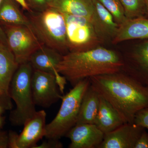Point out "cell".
<instances>
[{
    "mask_svg": "<svg viewBox=\"0 0 148 148\" xmlns=\"http://www.w3.org/2000/svg\"><path fill=\"white\" fill-rule=\"evenodd\" d=\"M90 86L116 110L125 123L148 108V87L121 71L90 78Z\"/></svg>",
    "mask_w": 148,
    "mask_h": 148,
    "instance_id": "cell-1",
    "label": "cell"
},
{
    "mask_svg": "<svg viewBox=\"0 0 148 148\" xmlns=\"http://www.w3.org/2000/svg\"><path fill=\"white\" fill-rule=\"evenodd\" d=\"M122 56L114 51L98 47L63 55L57 71L73 87L81 81L92 77L123 71Z\"/></svg>",
    "mask_w": 148,
    "mask_h": 148,
    "instance_id": "cell-2",
    "label": "cell"
},
{
    "mask_svg": "<svg viewBox=\"0 0 148 148\" xmlns=\"http://www.w3.org/2000/svg\"><path fill=\"white\" fill-rule=\"evenodd\" d=\"M26 15L29 28L43 45L63 55L69 53L66 20L63 14L49 7L42 12L31 10Z\"/></svg>",
    "mask_w": 148,
    "mask_h": 148,
    "instance_id": "cell-3",
    "label": "cell"
},
{
    "mask_svg": "<svg viewBox=\"0 0 148 148\" xmlns=\"http://www.w3.org/2000/svg\"><path fill=\"white\" fill-rule=\"evenodd\" d=\"M33 71L29 62L20 64L11 83L10 97L16 104V108L10 116V121L13 125H24L36 112L32 92Z\"/></svg>",
    "mask_w": 148,
    "mask_h": 148,
    "instance_id": "cell-4",
    "label": "cell"
},
{
    "mask_svg": "<svg viewBox=\"0 0 148 148\" xmlns=\"http://www.w3.org/2000/svg\"><path fill=\"white\" fill-rule=\"evenodd\" d=\"M90 84V78L82 80L63 96L58 113L46 125V138L59 140L76 125L82 101Z\"/></svg>",
    "mask_w": 148,
    "mask_h": 148,
    "instance_id": "cell-5",
    "label": "cell"
},
{
    "mask_svg": "<svg viewBox=\"0 0 148 148\" xmlns=\"http://www.w3.org/2000/svg\"><path fill=\"white\" fill-rule=\"evenodd\" d=\"M66 20L69 52H79L94 48L101 42L92 22L82 16L63 14Z\"/></svg>",
    "mask_w": 148,
    "mask_h": 148,
    "instance_id": "cell-6",
    "label": "cell"
},
{
    "mask_svg": "<svg viewBox=\"0 0 148 148\" xmlns=\"http://www.w3.org/2000/svg\"><path fill=\"white\" fill-rule=\"evenodd\" d=\"M1 27L6 42L19 65L29 62L31 55L43 45L27 26L3 25Z\"/></svg>",
    "mask_w": 148,
    "mask_h": 148,
    "instance_id": "cell-7",
    "label": "cell"
},
{
    "mask_svg": "<svg viewBox=\"0 0 148 148\" xmlns=\"http://www.w3.org/2000/svg\"><path fill=\"white\" fill-rule=\"evenodd\" d=\"M33 100L36 106L49 108L63 96L53 74L34 70L32 78Z\"/></svg>",
    "mask_w": 148,
    "mask_h": 148,
    "instance_id": "cell-8",
    "label": "cell"
},
{
    "mask_svg": "<svg viewBox=\"0 0 148 148\" xmlns=\"http://www.w3.org/2000/svg\"><path fill=\"white\" fill-rule=\"evenodd\" d=\"M19 65L5 41L0 39V106L3 111L13 108L10 88Z\"/></svg>",
    "mask_w": 148,
    "mask_h": 148,
    "instance_id": "cell-9",
    "label": "cell"
},
{
    "mask_svg": "<svg viewBox=\"0 0 148 148\" xmlns=\"http://www.w3.org/2000/svg\"><path fill=\"white\" fill-rule=\"evenodd\" d=\"M48 5L61 13L87 18L95 27L99 39H104V34L92 0H51Z\"/></svg>",
    "mask_w": 148,
    "mask_h": 148,
    "instance_id": "cell-10",
    "label": "cell"
},
{
    "mask_svg": "<svg viewBox=\"0 0 148 148\" xmlns=\"http://www.w3.org/2000/svg\"><path fill=\"white\" fill-rule=\"evenodd\" d=\"M63 56V55L56 50L43 45L31 55L29 61L34 70L46 72L54 75L62 94L64 93L67 80L58 73L57 67Z\"/></svg>",
    "mask_w": 148,
    "mask_h": 148,
    "instance_id": "cell-11",
    "label": "cell"
},
{
    "mask_svg": "<svg viewBox=\"0 0 148 148\" xmlns=\"http://www.w3.org/2000/svg\"><path fill=\"white\" fill-rule=\"evenodd\" d=\"M140 40L126 59H123V71L146 85L148 81V39Z\"/></svg>",
    "mask_w": 148,
    "mask_h": 148,
    "instance_id": "cell-12",
    "label": "cell"
},
{
    "mask_svg": "<svg viewBox=\"0 0 148 148\" xmlns=\"http://www.w3.org/2000/svg\"><path fill=\"white\" fill-rule=\"evenodd\" d=\"M145 130L134 123H123L113 131L105 134L98 148H135Z\"/></svg>",
    "mask_w": 148,
    "mask_h": 148,
    "instance_id": "cell-13",
    "label": "cell"
},
{
    "mask_svg": "<svg viewBox=\"0 0 148 148\" xmlns=\"http://www.w3.org/2000/svg\"><path fill=\"white\" fill-rule=\"evenodd\" d=\"M105 134L94 124L77 125L66 136L71 140L69 148H98Z\"/></svg>",
    "mask_w": 148,
    "mask_h": 148,
    "instance_id": "cell-14",
    "label": "cell"
},
{
    "mask_svg": "<svg viewBox=\"0 0 148 148\" xmlns=\"http://www.w3.org/2000/svg\"><path fill=\"white\" fill-rule=\"evenodd\" d=\"M46 116L43 110L37 111L34 115L25 123L24 129L18 135L17 148H34L38 141L45 137Z\"/></svg>",
    "mask_w": 148,
    "mask_h": 148,
    "instance_id": "cell-15",
    "label": "cell"
},
{
    "mask_svg": "<svg viewBox=\"0 0 148 148\" xmlns=\"http://www.w3.org/2000/svg\"><path fill=\"white\" fill-rule=\"evenodd\" d=\"M148 39V18L140 17L127 19L120 25L112 43L133 40Z\"/></svg>",
    "mask_w": 148,
    "mask_h": 148,
    "instance_id": "cell-16",
    "label": "cell"
},
{
    "mask_svg": "<svg viewBox=\"0 0 148 148\" xmlns=\"http://www.w3.org/2000/svg\"><path fill=\"white\" fill-rule=\"evenodd\" d=\"M99 96V110L95 124L106 134L121 126L125 122L116 110L105 98L101 95Z\"/></svg>",
    "mask_w": 148,
    "mask_h": 148,
    "instance_id": "cell-17",
    "label": "cell"
},
{
    "mask_svg": "<svg viewBox=\"0 0 148 148\" xmlns=\"http://www.w3.org/2000/svg\"><path fill=\"white\" fill-rule=\"evenodd\" d=\"M99 95L90 84L82 101L76 125L95 124L99 110Z\"/></svg>",
    "mask_w": 148,
    "mask_h": 148,
    "instance_id": "cell-18",
    "label": "cell"
},
{
    "mask_svg": "<svg viewBox=\"0 0 148 148\" xmlns=\"http://www.w3.org/2000/svg\"><path fill=\"white\" fill-rule=\"evenodd\" d=\"M0 24L24 25L29 28L27 16L19 10L13 0H3L0 6Z\"/></svg>",
    "mask_w": 148,
    "mask_h": 148,
    "instance_id": "cell-19",
    "label": "cell"
},
{
    "mask_svg": "<svg viewBox=\"0 0 148 148\" xmlns=\"http://www.w3.org/2000/svg\"><path fill=\"white\" fill-rule=\"evenodd\" d=\"M95 10L106 40L113 39L116 35L119 25L113 16L98 0H92Z\"/></svg>",
    "mask_w": 148,
    "mask_h": 148,
    "instance_id": "cell-20",
    "label": "cell"
},
{
    "mask_svg": "<svg viewBox=\"0 0 148 148\" xmlns=\"http://www.w3.org/2000/svg\"><path fill=\"white\" fill-rule=\"evenodd\" d=\"M127 19L146 17V6L145 0H120Z\"/></svg>",
    "mask_w": 148,
    "mask_h": 148,
    "instance_id": "cell-21",
    "label": "cell"
},
{
    "mask_svg": "<svg viewBox=\"0 0 148 148\" xmlns=\"http://www.w3.org/2000/svg\"><path fill=\"white\" fill-rule=\"evenodd\" d=\"M113 16L116 22L121 25L127 18L120 0H98Z\"/></svg>",
    "mask_w": 148,
    "mask_h": 148,
    "instance_id": "cell-22",
    "label": "cell"
},
{
    "mask_svg": "<svg viewBox=\"0 0 148 148\" xmlns=\"http://www.w3.org/2000/svg\"><path fill=\"white\" fill-rule=\"evenodd\" d=\"M133 123L148 129V108L138 111L135 114Z\"/></svg>",
    "mask_w": 148,
    "mask_h": 148,
    "instance_id": "cell-23",
    "label": "cell"
},
{
    "mask_svg": "<svg viewBox=\"0 0 148 148\" xmlns=\"http://www.w3.org/2000/svg\"><path fill=\"white\" fill-rule=\"evenodd\" d=\"M28 5L31 10L42 12L49 7L46 0H28Z\"/></svg>",
    "mask_w": 148,
    "mask_h": 148,
    "instance_id": "cell-24",
    "label": "cell"
},
{
    "mask_svg": "<svg viewBox=\"0 0 148 148\" xmlns=\"http://www.w3.org/2000/svg\"><path fill=\"white\" fill-rule=\"evenodd\" d=\"M63 147V144L59 140L49 139L48 141L43 142L39 145H36L34 148H61Z\"/></svg>",
    "mask_w": 148,
    "mask_h": 148,
    "instance_id": "cell-25",
    "label": "cell"
},
{
    "mask_svg": "<svg viewBox=\"0 0 148 148\" xmlns=\"http://www.w3.org/2000/svg\"><path fill=\"white\" fill-rule=\"evenodd\" d=\"M135 148H148V132L143 131L135 144Z\"/></svg>",
    "mask_w": 148,
    "mask_h": 148,
    "instance_id": "cell-26",
    "label": "cell"
},
{
    "mask_svg": "<svg viewBox=\"0 0 148 148\" xmlns=\"http://www.w3.org/2000/svg\"><path fill=\"white\" fill-rule=\"evenodd\" d=\"M18 134L12 131H9L8 133L9 147L10 148H17V140Z\"/></svg>",
    "mask_w": 148,
    "mask_h": 148,
    "instance_id": "cell-27",
    "label": "cell"
},
{
    "mask_svg": "<svg viewBox=\"0 0 148 148\" xmlns=\"http://www.w3.org/2000/svg\"><path fill=\"white\" fill-rule=\"evenodd\" d=\"M9 147L8 133L0 130V148Z\"/></svg>",
    "mask_w": 148,
    "mask_h": 148,
    "instance_id": "cell-28",
    "label": "cell"
},
{
    "mask_svg": "<svg viewBox=\"0 0 148 148\" xmlns=\"http://www.w3.org/2000/svg\"><path fill=\"white\" fill-rule=\"evenodd\" d=\"M14 1L18 3L25 10L27 11V12L31 10V9L27 4L26 0H14Z\"/></svg>",
    "mask_w": 148,
    "mask_h": 148,
    "instance_id": "cell-29",
    "label": "cell"
},
{
    "mask_svg": "<svg viewBox=\"0 0 148 148\" xmlns=\"http://www.w3.org/2000/svg\"><path fill=\"white\" fill-rule=\"evenodd\" d=\"M3 0H0V6ZM0 39L1 40H5V36L4 32L3 31L1 26L0 24Z\"/></svg>",
    "mask_w": 148,
    "mask_h": 148,
    "instance_id": "cell-30",
    "label": "cell"
},
{
    "mask_svg": "<svg viewBox=\"0 0 148 148\" xmlns=\"http://www.w3.org/2000/svg\"><path fill=\"white\" fill-rule=\"evenodd\" d=\"M145 1L146 4V10H147L146 16L148 18V0H145Z\"/></svg>",
    "mask_w": 148,
    "mask_h": 148,
    "instance_id": "cell-31",
    "label": "cell"
},
{
    "mask_svg": "<svg viewBox=\"0 0 148 148\" xmlns=\"http://www.w3.org/2000/svg\"><path fill=\"white\" fill-rule=\"evenodd\" d=\"M3 111L1 107V106H0V113H1L2 112H3Z\"/></svg>",
    "mask_w": 148,
    "mask_h": 148,
    "instance_id": "cell-32",
    "label": "cell"
},
{
    "mask_svg": "<svg viewBox=\"0 0 148 148\" xmlns=\"http://www.w3.org/2000/svg\"><path fill=\"white\" fill-rule=\"evenodd\" d=\"M2 123V120L1 119V117H0V127H1V125Z\"/></svg>",
    "mask_w": 148,
    "mask_h": 148,
    "instance_id": "cell-33",
    "label": "cell"
},
{
    "mask_svg": "<svg viewBox=\"0 0 148 148\" xmlns=\"http://www.w3.org/2000/svg\"><path fill=\"white\" fill-rule=\"evenodd\" d=\"M46 1L47 2V4H48V3L50 2V1H51V0H46Z\"/></svg>",
    "mask_w": 148,
    "mask_h": 148,
    "instance_id": "cell-34",
    "label": "cell"
},
{
    "mask_svg": "<svg viewBox=\"0 0 148 148\" xmlns=\"http://www.w3.org/2000/svg\"><path fill=\"white\" fill-rule=\"evenodd\" d=\"M146 85L148 87V81L147 82V83H146Z\"/></svg>",
    "mask_w": 148,
    "mask_h": 148,
    "instance_id": "cell-35",
    "label": "cell"
},
{
    "mask_svg": "<svg viewBox=\"0 0 148 148\" xmlns=\"http://www.w3.org/2000/svg\"></svg>",
    "mask_w": 148,
    "mask_h": 148,
    "instance_id": "cell-36",
    "label": "cell"
}]
</instances>
